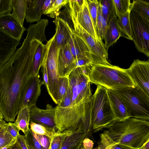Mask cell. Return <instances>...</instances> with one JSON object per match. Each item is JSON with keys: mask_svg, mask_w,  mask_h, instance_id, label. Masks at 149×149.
<instances>
[{"mask_svg": "<svg viewBox=\"0 0 149 149\" xmlns=\"http://www.w3.org/2000/svg\"><path fill=\"white\" fill-rule=\"evenodd\" d=\"M130 12H128L122 17L117 18L116 22L120 36L132 40L130 17Z\"/></svg>", "mask_w": 149, "mask_h": 149, "instance_id": "cb8c5ba5", "label": "cell"}, {"mask_svg": "<svg viewBox=\"0 0 149 149\" xmlns=\"http://www.w3.org/2000/svg\"><path fill=\"white\" fill-rule=\"evenodd\" d=\"M28 0H12L13 12L11 15L21 25L24 26Z\"/></svg>", "mask_w": 149, "mask_h": 149, "instance_id": "603a6c76", "label": "cell"}, {"mask_svg": "<svg viewBox=\"0 0 149 149\" xmlns=\"http://www.w3.org/2000/svg\"><path fill=\"white\" fill-rule=\"evenodd\" d=\"M54 1V0H45L43 6V13L49 8Z\"/></svg>", "mask_w": 149, "mask_h": 149, "instance_id": "bcb514c9", "label": "cell"}, {"mask_svg": "<svg viewBox=\"0 0 149 149\" xmlns=\"http://www.w3.org/2000/svg\"><path fill=\"white\" fill-rule=\"evenodd\" d=\"M24 135L29 149H42L40 143L36 138L33 132L30 128L27 134Z\"/></svg>", "mask_w": 149, "mask_h": 149, "instance_id": "74e56055", "label": "cell"}, {"mask_svg": "<svg viewBox=\"0 0 149 149\" xmlns=\"http://www.w3.org/2000/svg\"><path fill=\"white\" fill-rule=\"evenodd\" d=\"M27 31L21 47L6 63L0 67V116L8 122L15 121L21 109L31 75L35 53L40 43L44 41L35 31Z\"/></svg>", "mask_w": 149, "mask_h": 149, "instance_id": "6da1fadb", "label": "cell"}, {"mask_svg": "<svg viewBox=\"0 0 149 149\" xmlns=\"http://www.w3.org/2000/svg\"><path fill=\"white\" fill-rule=\"evenodd\" d=\"M117 17L114 16L108 22V26L104 38V45L107 50L115 43L120 37V31L117 24Z\"/></svg>", "mask_w": 149, "mask_h": 149, "instance_id": "44dd1931", "label": "cell"}, {"mask_svg": "<svg viewBox=\"0 0 149 149\" xmlns=\"http://www.w3.org/2000/svg\"><path fill=\"white\" fill-rule=\"evenodd\" d=\"M8 125V123L0 116V148L17 139L14 138L9 133Z\"/></svg>", "mask_w": 149, "mask_h": 149, "instance_id": "83f0119b", "label": "cell"}, {"mask_svg": "<svg viewBox=\"0 0 149 149\" xmlns=\"http://www.w3.org/2000/svg\"><path fill=\"white\" fill-rule=\"evenodd\" d=\"M87 137L81 121L73 130L72 134L66 138L61 149H79L83 146V140Z\"/></svg>", "mask_w": 149, "mask_h": 149, "instance_id": "ac0fdd59", "label": "cell"}, {"mask_svg": "<svg viewBox=\"0 0 149 149\" xmlns=\"http://www.w3.org/2000/svg\"><path fill=\"white\" fill-rule=\"evenodd\" d=\"M72 22L74 33L79 37L88 47L93 64L111 65L108 61V50L102 41H97L84 29L78 22L69 14Z\"/></svg>", "mask_w": 149, "mask_h": 149, "instance_id": "ba28073f", "label": "cell"}, {"mask_svg": "<svg viewBox=\"0 0 149 149\" xmlns=\"http://www.w3.org/2000/svg\"><path fill=\"white\" fill-rule=\"evenodd\" d=\"M45 49L42 62L46 66L47 72L49 94L53 102L57 104V95L60 76L58 65V51L54 35L45 45Z\"/></svg>", "mask_w": 149, "mask_h": 149, "instance_id": "52a82bcc", "label": "cell"}, {"mask_svg": "<svg viewBox=\"0 0 149 149\" xmlns=\"http://www.w3.org/2000/svg\"><path fill=\"white\" fill-rule=\"evenodd\" d=\"M43 84L44 82L40 79L39 74L30 76L25 90L21 109L25 107L30 108L36 105L40 95L41 87Z\"/></svg>", "mask_w": 149, "mask_h": 149, "instance_id": "4fadbf2b", "label": "cell"}, {"mask_svg": "<svg viewBox=\"0 0 149 149\" xmlns=\"http://www.w3.org/2000/svg\"><path fill=\"white\" fill-rule=\"evenodd\" d=\"M130 21L132 41L138 51L149 57V21L132 10Z\"/></svg>", "mask_w": 149, "mask_h": 149, "instance_id": "9c48e42d", "label": "cell"}, {"mask_svg": "<svg viewBox=\"0 0 149 149\" xmlns=\"http://www.w3.org/2000/svg\"><path fill=\"white\" fill-rule=\"evenodd\" d=\"M88 75L90 83L108 89L136 86L127 69L111 65L92 63L89 67Z\"/></svg>", "mask_w": 149, "mask_h": 149, "instance_id": "5b68a950", "label": "cell"}, {"mask_svg": "<svg viewBox=\"0 0 149 149\" xmlns=\"http://www.w3.org/2000/svg\"><path fill=\"white\" fill-rule=\"evenodd\" d=\"M117 120L107 93V89L97 85L91 96L85 128L89 132L96 133L109 128Z\"/></svg>", "mask_w": 149, "mask_h": 149, "instance_id": "277c9868", "label": "cell"}, {"mask_svg": "<svg viewBox=\"0 0 149 149\" xmlns=\"http://www.w3.org/2000/svg\"><path fill=\"white\" fill-rule=\"evenodd\" d=\"M58 18L67 29L70 34V38L68 44L75 60L84 56L91 58L90 52L87 46L79 37L74 33L73 29L68 22L61 18Z\"/></svg>", "mask_w": 149, "mask_h": 149, "instance_id": "2e32d148", "label": "cell"}, {"mask_svg": "<svg viewBox=\"0 0 149 149\" xmlns=\"http://www.w3.org/2000/svg\"><path fill=\"white\" fill-rule=\"evenodd\" d=\"M8 129L11 136L15 139H17L20 134V130L15 123L9 122L8 123Z\"/></svg>", "mask_w": 149, "mask_h": 149, "instance_id": "b9f144b4", "label": "cell"}, {"mask_svg": "<svg viewBox=\"0 0 149 149\" xmlns=\"http://www.w3.org/2000/svg\"><path fill=\"white\" fill-rule=\"evenodd\" d=\"M69 87L68 77H60L57 95V104L63 100Z\"/></svg>", "mask_w": 149, "mask_h": 149, "instance_id": "d590c367", "label": "cell"}, {"mask_svg": "<svg viewBox=\"0 0 149 149\" xmlns=\"http://www.w3.org/2000/svg\"><path fill=\"white\" fill-rule=\"evenodd\" d=\"M69 14L97 41L99 39L91 17L87 0H68Z\"/></svg>", "mask_w": 149, "mask_h": 149, "instance_id": "30bf717a", "label": "cell"}, {"mask_svg": "<svg viewBox=\"0 0 149 149\" xmlns=\"http://www.w3.org/2000/svg\"><path fill=\"white\" fill-rule=\"evenodd\" d=\"M81 149H86V148H84L83 146H82L81 148ZM93 149V148H92V149Z\"/></svg>", "mask_w": 149, "mask_h": 149, "instance_id": "f5cc1de1", "label": "cell"}, {"mask_svg": "<svg viewBox=\"0 0 149 149\" xmlns=\"http://www.w3.org/2000/svg\"><path fill=\"white\" fill-rule=\"evenodd\" d=\"M12 10V0H0V15L10 13Z\"/></svg>", "mask_w": 149, "mask_h": 149, "instance_id": "f35d334b", "label": "cell"}, {"mask_svg": "<svg viewBox=\"0 0 149 149\" xmlns=\"http://www.w3.org/2000/svg\"><path fill=\"white\" fill-rule=\"evenodd\" d=\"M114 149H139L134 148L124 145L118 144Z\"/></svg>", "mask_w": 149, "mask_h": 149, "instance_id": "c3c4849f", "label": "cell"}, {"mask_svg": "<svg viewBox=\"0 0 149 149\" xmlns=\"http://www.w3.org/2000/svg\"><path fill=\"white\" fill-rule=\"evenodd\" d=\"M127 70L136 86L149 98V59L134 60Z\"/></svg>", "mask_w": 149, "mask_h": 149, "instance_id": "8fae6325", "label": "cell"}, {"mask_svg": "<svg viewBox=\"0 0 149 149\" xmlns=\"http://www.w3.org/2000/svg\"><path fill=\"white\" fill-rule=\"evenodd\" d=\"M15 123L20 130L26 135L30 128V108L25 107L19 111Z\"/></svg>", "mask_w": 149, "mask_h": 149, "instance_id": "d4e9b609", "label": "cell"}, {"mask_svg": "<svg viewBox=\"0 0 149 149\" xmlns=\"http://www.w3.org/2000/svg\"><path fill=\"white\" fill-rule=\"evenodd\" d=\"M8 149H22L19 143L17 141L16 143Z\"/></svg>", "mask_w": 149, "mask_h": 149, "instance_id": "7dc6e473", "label": "cell"}, {"mask_svg": "<svg viewBox=\"0 0 149 149\" xmlns=\"http://www.w3.org/2000/svg\"><path fill=\"white\" fill-rule=\"evenodd\" d=\"M74 130H67L62 132L57 131L56 134L52 138L49 149H61L65 139L72 134Z\"/></svg>", "mask_w": 149, "mask_h": 149, "instance_id": "4dcf8cb0", "label": "cell"}, {"mask_svg": "<svg viewBox=\"0 0 149 149\" xmlns=\"http://www.w3.org/2000/svg\"><path fill=\"white\" fill-rule=\"evenodd\" d=\"M53 22L56 25L55 40L57 50L59 51L61 47L68 43L70 35L67 29L58 18L56 17Z\"/></svg>", "mask_w": 149, "mask_h": 149, "instance_id": "7402d4cb", "label": "cell"}, {"mask_svg": "<svg viewBox=\"0 0 149 149\" xmlns=\"http://www.w3.org/2000/svg\"><path fill=\"white\" fill-rule=\"evenodd\" d=\"M55 107L48 104L45 109L39 108L36 105L30 108V121L45 125L56 130L55 118Z\"/></svg>", "mask_w": 149, "mask_h": 149, "instance_id": "7c38bea8", "label": "cell"}, {"mask_svg": "<svg viewBox=\"0 0 149 149\" xmlns=\"http://www.w3.org/2000/svg\"><path fill=\"white\" fill-rule=\"evenodd\" d=\"M45 0H28L25 19L27 22H38L43 14V6Z\"/></svg>", "mask_w": 149, "mask_h": 149, "instance_id": "ffe728a7", "label": "cell"}, {"mask_svg": "<svg viewBox=\"0 0 149 149\" xmlns=\"http://www.w3.org/2000/svg\"><path fill=\"white\" fill-rule=\"evenodd\" d=\"M90 13L96 30L97 22V11L99 5L97 0H87Z\"/></svg>", "mask_w": 149, "mask_h": 149, "instance_id": "8d00e7d4", "label": "cell"}, {"mask_svg": "<svg viewBox=\"0 0 149 149\" xmlns=\"http://www.w3.org/2000/svg\"><path fill=\"white\" fill-rule=\"evenodd\" d=\"M17 141V139H15L13 141H12L11 143H9V144L6 145L4 147L0 148V149H8L10 147L12 146Z\"/></svg>", "mask_w": 149, "mask_h": 149, "instance_id": "f907efd6", "label": "cell"}, {"mask_svg": "<svg viewBox=\"0 0 149 149\" xmlns=\"http://www.w3.org/2000/svg\"><path fill=\"white\" fill-rule=\"evenodd\" d=\"M33 133L36 138L40 143L42 149H49L52 138Z\"/></svg>", "mask_w": 149, "mask_h": 149, "instance_id": "ab89813d", "label": "cell"}, {"mask_svg": "<svg viewBox=\"0 0 149 149\" xmlns=\"http://www.w3.org/2000/svg\"><path fill=\"white\" fill-rule=\"evenodd\" d=\"M89 66L78 67L68 76L72 90V101L68 107L60 104L55 107V121L57 131L73 130L82 121L85 125L91 93L88 75Z\"/></svg>", "mask_w": 149, "mask_h": 149, "instance_id": "7a4b0ae2", "label": "cell"}, {"mask_svg": "<svg viewBox=\"0 0 149 149\" xmlns=\"http://www.w3.org/2000/svg\"><path fill=\"white\" fill-rule=\"evenodd\" d=\"M107 26L108 23L102 15L101 6L99 3L96 31L99 39L101 41L104 39Z\"/></svg>", "mask_w": 149, "mask_h": 149, "instance_id": "f546056e", "label": "cell"}, {"mask_svg": "<svg viewBox=\"0 0 149 149\" xmlns=\"http://www.w3.org/2000/svg\"><path fill=\"white\" fill-rule=\"evenodd\" d=\"M139 149H149V138Z\"/></svg>", "mask_w": 149, "mask_h": 149, "instance_id": "681fc988", "label": "cell"}, {"mask_svg": "<svg viewBox=\"0 0 149 149\" xmlns=\"http://www.w3.org/2000/svg\"><path fill=\"white\" fill-rule=\"evenodd\" d=\"M17 140L20 144L22 149H29L24 135L20 134L17 139Z\"/></svg>", "mask_w": 149, "mask_h": 149, "instance_id": "ee69618b", "label": "cell"}, {"mask_svg": "<svg viewBox=\"0 0 149 149\" xmlns=\"http://www.w3.org/2000/svg\"><path fill=\"white\" fill-rule=\"evenodd\" d=\"M109 133L118 144L140 148L149 138V121L134 118L116 121Z\"/></svg>", "mask_w": 149, "mask_h": 149, "instance_id": "3957f363", "label": "cell"}, {"mask_svg": "<svg viewBox=\"0 0 149 149\" xmlns=\"http://www.w3.org/2000/svg\"><path fill=\"white\" fill-rule=\"evenodd\" d=\"M100 137L97 147L93 149H114L118 144L111 137L108 130L101 134Z\"/></svg>", "mask_w": 149, "mask_h": 149, "instance_id": "1f68e13d", "label": "cell"}, {"mask_svg": "<svg viewBox=\"0 0 149 149\" xmlns=\"http://www.w3.org/2000/svg\"><path fill=\"white\" fill-rule=\"evenodd\" d=\"M149 3V0H143Z\"/></svg>", "mask_w": 149, "mask_h": 149, "instance_id": "816d5d0a", "label": "cell"}, {"mask_svg": "<svg viewBox=\"0 0 149 149\" xmlns=\"http://www.w3.org/2000/svg\"><path fill=\"white\" fill-rule=\"evenodd\" d=\"M26 30L11 14L0 15V31L19 42Z\"/></svg>", "mask_w": 149, "mask_h": 149, "instance_id": "9a60e30c", "label": "cell"}, {"mask_svg": "<svg viewBox=\"0 0 149 149\" xmlns=\"http://www.w3.org/2000/svg\"><path fill=\"white\" fill-rule=\"evenodd\" d=\"M45 45L41 42L37 48L35 53L33 62V69L31 76H35L39 74L44 56Z\"/></svg>", "mask_w": 149, "mask_h": 149, "instance_id": "484cf974", "label": "cell"}, {"mask_svg": "<svg viewBox=\"0 0 149 149\" xmlns=\"http://www.w3.org/2000/svg\"><path fill=\"white\" fill-rule=\"evenodd\" d=\"M93 145L94 143L93 141L87 137L84 139L82 142L83 147L87 149H92Z\"/></svg>", "mask_w": 149, "mask_h": 149, "instance_id": "f6af8a7d", "label": "cell"}, {"mask_svg": "<svg viewBox=\"0 0 149 149\" xmlns=\"http://www.w3.org/2000/svg\"><path fill=\"white\" fill-rule=\"evenodd\" d=\"M19 43V41L0 31V67L11 58Z\"/></svg>", "mask_w": 149, "mask_h": 149, "instance_id": "e0dca14e", "label": "cell"}, {"mask_svg": "<svg viewBox=\"0 0 149 149\" xmlns=\"http://www.w3.org/2000/svg\"><path fill=\"white\" fill-rule=\"evenodd\" d=\"M58 65L60 77H68L76 68L74 58L68 44L60 48L58 57Z\"/></svg>", "mask_w": 149, "mask_h": 149, "instance_id": "5bb4252c", "label": "cell"}, {"mask_svg": "<svg viewBox=\"0 0 149 149\" xmlns=\"http://www.w3.org/2000/svg\"><path fill=\"white\" fill-rule=\"evenodd\" d=\"M41 68L42 74L43 81L44 82V84L46 88L47 91L48 93L49 91V88L47 72L46 65L44 63H42Z\"/></svg>", "mask_w": 149, "mask_h": 149, "instance_id": "7bdbcfd3", "label": "cell"}, {"mask_svg": "<svg viewBox=\"0 0 149 149\" xmlns=\"http://www.w3.org/2000/svg\"><path fill=\"white\" fill-rule=\"evenodd\" d=\"M98 1L101 6L102 15L108 23L111 18L116 16L112 0H100Z\"/></svg>", "mask_w": 149, "mask_h": 149, "instance_id": "d6a6232c", "label": "cell"}, {"mask_svg": "<svg viewBox=\"0 0 149 149\" xmlns=\"http://www.w3.org/2000/svg\"><path fill=\"white\" fill-rule=\"evenodd\" d=\"M68 3V0H54L51 6L43 12V14L47 15L50 17L55 18L60 9Z\"/></svg>", "mask_w": 149, "mask_h": 149, "instance_id": "e575fe53", "label": "cell"}, {"mask_svg": "<svg viewBox=\"0 0 149 149\" xmlns=\"http://www.w3.org/2000/svg\"><path fill=\"white\" fill-rule=\"evenodd\" d=\"M124 102L129 118L149 121V98L137 86L113 90Z\"/></svg>", "mask_w": 149, "mask_h": 149, "instance_id": "8992f818", "label": "cell"}, {"mask_svg": "<svg viewBox=\"0 0 149 149\" xmlns=\"http://www.w3.org/2000/svg\"><path fill=\"white\" fill-rule=\"evenodd\" d=\"M76 68L83 66H87L92 63L91 58L87 56H84L77 58L75 61Z\"/></svg>", "mask_w": 149, "mask_h": 149, "instance_id": "60d3db41", "label": "cell"}, {"mask_svg": "<svg viewBox=\"0 0 149 149\" xmlns=\"http://www.w3.org/2000/svg\"><path fill=\"white\" fill-rule=\"evenodd\" d=\"M81 148L79 149H81Z\"/></svg>", "mask_w": 149, "mask_h": 149, "instance_id": "db71d44e", "label": "cell"}, {"mask_svg": "<svg viewBox=\"0 0 149 149\" xmlns=\"http://www.w3.org/2000/svg\"><path fill=\"white\" fill-rule=\"evenodd\" d=\"M132 9L149 21V3L143 0H133Z\"/></svg>", "mask_w": 149, "mask_h": 149, "instance_id": "836d02e7", "label": "cell"}, {"mask_svg": "<svg viewBox=\"0 0 149 149\" xmlns=\"http://www.w3.org/2000/svg\"><path fill=\"white\" fill-rule=\"evenodd\" d=\"M107 93L117 120L129 118L125 105L118 93L113 90L108 89Z\"/></svg>", "mask_w": 149, "mask_h": 149, "instance_id": "d6986e66", "label": "cell"}, {"mask_svg": "<svg viewBox=\"0 0 149 149\" xmlns=\"http://www.w3.org/2000/svg\"><path fill=\"white\" fill-rule=\"evenodd\" d=\"M112 1L117 18L122 17L132 10V3L130 0H112Z\"/></svg>", "mask_w": 149, "mask_h": 149, "instance_id": "4316f807", "label": "cell"}, {"mask_svg": "<svg viewBox=\"0 0 149 149\" xmlns=\"http://www.w3.org/2000/svg\"><path fill=\"white\" fill-rule=\"evenodd\" d=\"M30 129L34 133L52 138L57 133L56 130L45 125L30 121Z\"/></svg>", "mask_w": 149, "mask_h": 149, "instance_id": "f1b7e54d", "label": "cell"}]
</instances>
